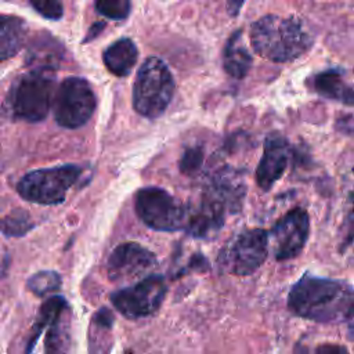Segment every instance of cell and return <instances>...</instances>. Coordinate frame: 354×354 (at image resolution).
<instances>
[{
	"mask_svg": "<svg viewBox=\"0 0 354 354\" xmlns=\"http://www.w3.org/2000/svg\"><path fill=\"white\" fill-rule=\"evenodd\" d=\"M353 288L339 279L306 272L290 289L288 307L297 317L315 322H343L353 315Z\"/></svg>",
	"mask_w": 354,
	"mask_h": 354,
	"instance_id": "1",
	"label": "cell"
},
{
	"mask_svg": "<svg viewBox=\"0 0 354 354\" xmlns=\"http://www.w3.org/2000/svg\"><path fill=\"white\" fill-rule=\"evenodd\" d=\"M253 50L271 62H290L306 54L313 46V36L295 17L264 15L250 26Z\"/></svg>",
	"mask_w": 354,
	"mask_h": 354,
	"instance_id": "2",
	"label": "cell"
},
{
	"mask_svg": "<svg viewBox=\"0 0 354 354\" xmlns=\"http://www.w3.org/2000/svg\"><path fill=\"white\" fill-rule=\"evenodd\" d=\"M174 79L167 65L156 57H148L137 71L133 84V106L148 119L160 116L174 94Z\"/></svg>",
	"mask_w": 354,
	"mask_h": 354,
	"instance_id": "3",
	"label": "cell"
},
{
	"mask_svg": "<svg viewBox=\"0 0 354 354\" xmlns=\"http://www.w3.org/2000/svg\"><path fill=\"white\" fill-rule=\"evenodd\" d=\"M54 83V75L48 69L35 68L21 75L7 98L12 116L26 122L43 120L53 104Z\"/></svg>",
	"mask_w": 354,
	"mask_h": 354,
	"instance_id": "4",
	"label": "cell"
},
{
	"mask_svg": "<svg viewBox=\"0 0 354 354\" xmlns=\"http://www.w3.org/2000/svg\"><path fill=\"white\" fill-rule=\"evenodd\" d=\"M71 311L62 296L48 297L40 307L25 354H66L71 342Z\"/></svg>",
	"mask_w": 354,
	"mask_h": 354,
	"instance_id": "5",
	"label": "cell"
},
{
	"mask_svg": "<svg viewBox=\"0 0 354 354\" xmlns=\"http://www.w3.org/2000/svg\"><path fill=\"white\" fill-rule=\"evenodd\" d=\"M82 169L77 165H61L32 170L18 183L19 195L39 205H58L65 201L66 192L77 181Z\"/></svg>",
	"mask_w": 354,
	"mask_h": 354,
	"instance_id": "6",
	"label": "cell"
},
{
	"mask_svg": "<svg viewBox=\"0 0 354 354\" xmlns=\"http://www.w3.org/2000/svg\"><path fill=\"white\" fill-rule=\"evenodd\" d=\"M136 213L140 220L156 231L185 228L188 209L171 194L159 187H145L136 194Z\"/></svg>",
	"mask_w": 354,
	"mask_h": 354,
	"instance_id": "7",
	"label": "cell"
},
{
	"mask_svg": "<svg viewBox=\"0 0 354 354\" xmlns=\"http://www.w3.org/2000/svg\"><path fill=\"white\" fill-rule=\"evenodd\" d=\"M268 254V236L261 228H249L230 239L218 254V266L232 275H250Z\"/></svg>",
	"mask_w": 354,
	"mask_h": 354,
	"instance_id": "8",
	"label": "cell"
},
{
	"mask_svg": "<svg viewBox=\"0 0 354 354\" xmlns=\"http://www.w3.org/2000/svg\"><path fill=\"white\" fill-rule=\"evenodd\" d=\"M55 122L65 129H77L93 116L97 100L90 83L77 76H69L59 84L53 97Z\"/></svg>",
	"mask_w": 354,
	"mask_h": 354,
	"instance_id": "9",
	"label": "cell"
},
{
	"mask_svg": "<svg viewBox=\"0 0 354 354\" xmlns=\"http://www.w3.org/2000/svg\"><path fill=\"white\" fill-rule=\"evenodd\" d=\"M167 286L162 275L149 274L140 282L111 295L113 307L126 318H142L153 314L166 297Z\"/></svg>",
	"mask_w": 354,
	"mask_h": 354,
	"instance_id": "10",
	"label": "cell"
},
{
	"mask_svg": "<svg viewBox=\"0 0 354 354\" xmlns=\"http://www.w3.org/2000/svg\"><path fill=\"white\" fill-rule=\"evenodd\" d=\"M310 234V218L304 209L295 207L282 216L272 227L268 248L277 260H290L300 254Z\"/></svg>",
	"mask_w": 354,
	"mask_h": 354,
	"instance_id": "11",
	"label": "cell"
},
{
	"mask_svg": "<svg viewBox=\"0 0 354 354\" xmlns=\"http://www.w3.org/2000/svg\"><path fill=\"white\" fill-rule=\"evenodd\" d=\"M156 256L137 242L118 245L108 257L106 271L112 281H131L147 277L156 267Z\"/></svg>",
	"mask_w": 354,
	"mask_h": 354,
	"instance_id": "12",
	"label": "cell"
},
{
	"mask_svg": "<svg viewBox=\"0 0 354 354\" xmlns=\"http://www.w3.org/2000/svg\"><path fill=\"white\" fill-rule=\"evenodd\" d=\"M289 142L278 133L270 134L264 141V149L256 169V181L263 191H268L282 177L289 162Z\"/></svg>",
	"mask_w": 354,
	"mask_h": 354,
	"instance_id": "13",
	"label": "cell"
},
{
	"mask_svg": "<svg viewBox=\"0 0 354 354\" xmlns=\"http://www.w3.org/2000/svg\"><path fill=\"white\" fill-rule=\"evenodd\" d=\"M227 210L221 201L206 191L199 206L195 210H188L185 228L194 236L207 238L223 227Z\"/></svg>",
	"mask_w": 354,
	"mask_h": 354,
	"instance_id": "14",
	"label": "cell"
},
{
	"mask_svg": "<svg viewBox=\"0 0 354 354\" xmlns=\"http://www.w3.org/2000/svg\"><path fill=\"white\" fill-rule=\"evenodd\" d=\"M137 58V46L129 37H122L113 41L102 54V61L106 69L119 77H124L131 73Z\"/></svg>",
	"mask_w": 354,
	"mask_h": 354,
	"instance_id": "15",
	"label": "cell"
},
{
	"mask_svg": "<svg viewBox=\"0 0 354 354\" xmlns=\"http://www.w3.org/2000/svg\"><path fill=\"white\" fill-rule=\"evenodd\" d=\"M314 90L329 100L340 101L346 105H353V87L344 80V71L332 68L318 73L314 77Z\"/></svg>",
	"mask_w": 354,
	"mask_h": 354,
	"instance_id": "16",
	"label": "cell"
},
{
	"mask_svg": "<svg viewBox=\"0 0 354 354\" xmlns=\"http://www.w3.org/2000/svg\"><path fill=\"white\" fill-rule=\"evenodd\" d=\"M252 66V55L242 40V30H235L223 51V68L234 79L246 76Z\"/></svg>",
	"mask_w": 354,
	"mask_h": 354,
	"instance_id": "17",
	"label": "cell"
},
{
	"mask_svg": "<svg viewBox=\"0 0 354 354\" xmlns=\"http://www.w3.org/2000/svg\"><path fill=\"white\" fill-rule=\"evenodd\" d=\"M26 24L14 15H0V61L17 55L26 39Z\"/></svg>",
	"mask_w": 354,
	"mask_h": 354,
	"instance_id": "18",
	"label": "cell"
},
{
	"mask_svg": "<svg viewBox=\"0 0 354 354\" xmlns=\"http://www.w3.org/2000/svg\"><path fill=\"white\" fill-rule=\"evenodd\" d=\"M62 46L51 36H44L32 43L29 51V61L36 64L39 69L53 71L62 58Z\"/></svg>",
	"mask_w": 354,
	"mask_h": 354,
	"instance_id": "19",
	"label": "cell"
},
{
	"mask_svg": "<svg viewBox=\"0 0 354 354\" xmlns=\"http://www.w3.org/2000/svg\"><path fill=\"white\" fill-rule=\"evenodd\" d=\"M33 228V223L28 212L14 209L11 213L0 218V231L6 236H22Z\"/></svg>",
	"mask_w": 354,
	"mask_h": 354,
	"instance_id": "20",
	"label": "cell"
},
{
	"mask_svg": "<svg viewBox=\"0 0 354 354\" xmlns=\"http://www.w3.org/2000/svg\"><path fill=\"white\" fill-rule=\"evenodd\" d=\"M28 289L37 296L55 292L61 286V277L55 271H39L28 279Z\"/></svg>",
	"mask_w": 354,
	"mask_h": 354,
	"instance_id": "21",
	"label": "cell"
},
{
	"mask_svg": "<svg viewBox=\"0 0 354 354\" xmlns=\"http://www.w3.org/2000/svg\"><path fill=\"white\" fill-rule=\"evenodd\" d=\"M95 10L109 19L122 21L130 14L131 3L130 0H95Z\"/></svg>",
	"mask_w": 354,
	"mask_h": 354,
	"instance_id": "22",
	"label": "cell"
},
{
	"mask_svg": "<svg viewBox=\"0 0 354 354\" xmlns=\"http://www.w3.org/2000/svg\"><path fill=\"white\" fill-rule=\"evenodd\" d=\"M30 6L47 19H61L64 15V7L61 0H29Z\"/></svg>",
	"mask_w": 354,
	"mask_h": 354,
	"instance_id": "23",
	"label": "cell"
},
{
	"mask_svg": "<svg viewBox=\"0 0 354 354\" xmlns=\"http://www.w3.org/2000/svg\"><path fill=\"white\" fill-rule=\"evenodd\" d=\"M203 160V151L199 147H189L185 149L181 162H180V169L185 174H194L199 170Z\"/></svg>",
	"mask_w": 354,
	"mask_h": 354,
	"instance_id": "24",
	"label": "cell"
},
{
	"mask_svg": "<svg viewBox=\"0 0 354 354\" xmlns=\"http://www.w3.org/2000/svg\"><path fill=\"white\" fill-rule=\"evenodd\" d=\"M314 354H348L347 348L340 344H321L315 348Z\"/></svg>",
	"mask_w": 354,
	"mask_h": 354,
	"instance_id": "25",
	"label": "cell"
},
{
	"mask_svg": "<svg viewBox=\"0 0 354 354\" xmlns=\"http://www.w3.org/2000/svg\"><path fill=\"white\" fill-rule=\"evenodd\" d=\"M104 28H105V22H104V21H97V22H94V24L88 28L87 35H86L83 43H87V41L94 40V39L104 30Z\"/></svg>",
	"mask_w": 354,
	"mask_h": 354,
	"instance_id": "26",
	"label": "cell"
},
{
	"mask_svg": "<svg viewBox=\"0 0 354 354\" xmlns=\"http://www.w3.org/2000/svg\"><path fill=\"white\" fill-rule=\"evenodd\" d=\"M245 0H227V11L231 17L238 15V12L241 11V7L243 6Z\"/></svg>",
	"mask_w": 354,
	"mask_h": 354,
	"instance_id": "27",
	"label": "cell"
},
{
	"mask_svg": "<svg viewBox=\"0 0 354 354\" xmlns=\"http://www.w3.org/2000/svg\"><path fill=\"white\" fill-rule=\"evenodd\" d=\"M129 354H130V353H129Z\"/></svg>",
	"mask_w": 354,
	"mask_h": 354,
	"instance_id": "28",
	"label": "cell"
}]
</instances>
